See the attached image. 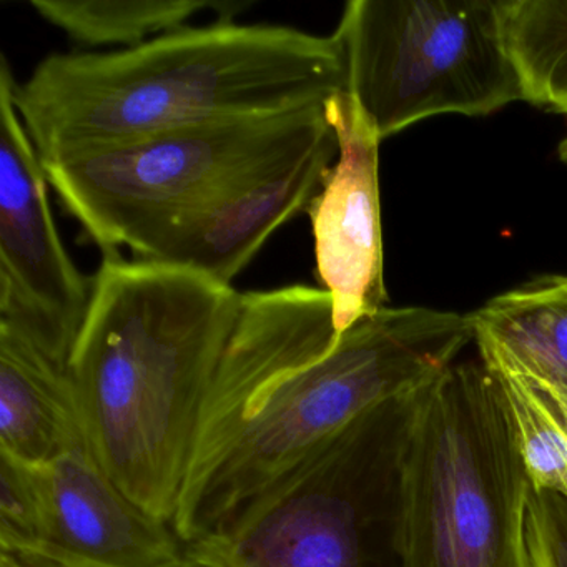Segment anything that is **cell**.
I'll return each mask as SVG.
<instances>
[{"label":"cell","instance_id":"9a60e30c","mask_svg":"<svg viewBox=\"0 0 567 567\" xmlns=\"http://www.w3.org/2000/svg\"><path fill=\"white\" fill-rule=\"evenodd\" d=\"M483 334L523 363L567 378V277L537 278L470 315Z\"/></svg>","mask_w":567,"mask_h":567},{"label":"cell","instance_id":"7402d4cb","mask_svg":"<svg viewBox=\"0 0 567 567\" xmlns=\"http://www.w3.org/2000/svg\"><path fill=\"white\" fill-rule=\"evenodd\" d=\"M559 158L564 162V164H567V137L564 138L563 142L559 144Z\"/></svg>","mask_w":567,"mask_h":567},{"label":"cell","instance_id":"8fae6325","mask_svg":"<svg viewBox=\"0 0 567 567\" xmlns=\"http://www.w3.org/2000/svg\"><path fill=\"white\" fill-rule=\"evenodd\" d=\"M48 534L32 567H168L181 553L172 524L135 503L91 447L42 466Z\"/></svg>","mask_w":567,"mask_h":567},{"label":"cell","instance_id":"52a82bcc","mask_svg":"<svg viewBox=\"0 0 567 567\" xmlns=\"http://www.w3.org/2000/svg\"><path fill=\"white\" fill-rule=\"evenodd\" d=\"M333 35L347 91L381 141L436 115L524 102L499 0H351Z\"/></svg>","mask_w":567,"mask_h":567},{"label":"cell","instance_id":"7c38bea8","mask_svg":"<svg viewBox=\"0 0 567 567\" xmlns=\"http://www.w3.org/2000/svg\"><path fill=\"white\" fill-rule=\"evenodd\" d=\"M337 341L333 301L323 288L295 285L241 293L192 456L218 440L258 394L324 357Z\"/></svg>","mask_w":567,"mask_h":567},{"label":"cell","instance_id":"d6986e66","mask_svg":"<svg viewBox=\"0 0 567 567\" xmlns=\"http://www.w3.org/2000/svg\"><path fill=\"white\" fill-rule=\"evenodd\" d=\"M527 547L530 567H567V496L533 487Z\"/></svg>","mask_w":567,"mask_h":567},{"label":"cell","instance_id":"2e32d148","mask_svg":"<svg viewBox=\"0 0 567 567\" xmlns=\"http://www.w3.org/2000/svg\"><path fill=\"white\" fill-rule=\"evenodd\" d=\"M524 102L567 115V0H499Z\"/></svg>","mask_w":567,"mask_h":567},{"label":"cell","instance_id":"e0dca14e","mask_svg":"<svg viewBox=\"0 0 567 567\" xmlns=\"http://www.w3.org/2000/svg\"><path fill=\"white\" fill-rule=\"evenodd\" d=\"M483 361L503 384L533 486L567 496L566 427L519 374L496 361Z\"/></svg>","mask_w":567,"mask_h":567},{"label":"cell","instance_id":"44dd1931","mask_svg":"<svg viewBox=\"0 0 567 567\" xmlns=\"http://www.w3.org/2000/svg\"><path fill=\"white\" fill-rule=\"evenodd\" d=\"M0 567H28L11 554L0 553Z\"/></svg>","mask_w":567,"mask_h":567},{"label":"cell","instance_id":"5bb4252c","mask_svg":"<svg viewBox=\"0 0 567 567\" xmlns=\"http://www.w3.org/2000/svg\"><path fill=\"white\" fill-rule=\"evenodd\" d=\"M250 2L197 0H31V8L72 41L87 48H137L158 35L181 31L202 11L231 21Z\"/></svg>","mask_w":567,"mask_h":567},{"label":"cell","instance_id":"6da1fadb","mask_svg":"<svg viewBox=\"0 0 567 567\" xmlns=\"http://www.w3.org/2000/svg\"><path fill=\"white\" fill-rule=\"evenodd\" d=\"M241 293L190 268L104 255L69 363L92 453L172 524Z\"/></svg>","mask_w":567,"mask_h":567},{"label":"cell","instance_id":"ac0fdd59","mask_svg":"<svg viewBox=\"0 0 567 567\" xmlns=\"http://www.w3.org/2000/svg\"><path fill=\"white\" fill-rule=\"evenodd\" d=\"M48 534L42 466L0 451V553L32 567Z\"/></svg>","mask_w":567,"mask_h":567},{"label":"cell","instance_id":"ba28073f","mask_svg":"<svg viewBox=\"0 0 567 567\" xmlns=\"http://www.w3.org/2000/svg\"><path fill=\"white\" fill-rule=\"evenodd\" d=\"M14 74L0 64V323L68 371L92 298L62 244L48 175L14 104Z\"/></svg>","mask_w":567,"mask_h":567},{"label":"cell","instance_id":"277c9868","mask_svg":"<svg viewBox=\"0 0 567 567\" xmlns=\"http://www.w3.org/2000/svg\"><path fill=\"white\" fill-rule=\"evenodd\" d=\"M533 481L503 384L483 360L424 384L404 443L401 567H530Z\"/></svg>","mask_w":567,"mask_h":567},{"label":"cell","instance_id":"5b68a950","mask_svg":"<svg viewBox=\"0 0 567 567\" xmlns=\"http://www.w3.org/2000/svg\"><path fill=\"white\" fill-rule=\"evenodd\" d=\"M423 386L364 411L168 567H401V457Z\"/></svg>","mask_w":567,"mask_h":567},{"label":"cell","instance_id":"ffe728a7","mask_svg":"<svg viewBox=\"0 0 567 567\" xmlns=\"http://www.w3.org/2000/svg\"><path fill=\"white\" fill-rule=\"evenodd\" d=\"M474 341H476L477 350H480V358L487 361H496V363L504 364V367L513 370L514 373L519 374L539 394L540 400L550 408V411L556 414L557 420L567 430L566 377L523 363V361L517 360L513 354L507 353L504 348H501L499 344L494 343L493 340L483 337V334H474Z\"/></svg>","mask_w":567,"mask_h":567},{"label":"cell","instance_id":"4fadbf2b","mask_svg":"<svg viewBox=\"0 0 567 567\" xmlns=\"http://www.w3.org/2000/svg\"><path fill=\"white\" fill-rule=\"evenodd\" d=\"M84 447L91 441L71 374L0 323V451L48 466Z\"/></svg>","mask_w":567,"mask_h":567},{"label":"cell","instance_id":"8992f818","mask_svg":"<svg viewBox=\"0 0 567 567\" xmlns=\"http://www.w3.org/2000/svg\"><path fill=\"white\" fill-rule=\"evenodd\" d=\"M328 131L324 104L313 105L155 132L42 165L62 207L102 254L115 255Z\"/></svg>","mask_w":567,"mask_h":567},{"label":"cell","instance_id":"9c48e42d","mask_svg":"<svg viewBox=\"0 0 567 567\" xmlns=\"http://www.w3.org/2000/svg\"><path fill=\"white\" fill-rule=\"evenodd\" d=\"M324 114L340 152L307 214L317 275L333 301L338 340L358 321L383 310L386 301L378 174L381 137L348 91L328 99Z\"/></svg>","mask_w":567,"mask_h":567},{"label":"cell","instance_id":"30bf717a","mask_svg":"<svg viewBox=\"0 0 567 567\" xmlns=\"http://www.w3.org/2000/svg\"><path fill=\"white\" fill-rule=\"evenodd\" d=\"M333 128L291 152L194 210L178 215L145 238L141 260L190 268L231 287L277 228L308 212L338 158Z\"/></svg>","mask_w":567,"mask_h":567},{"label":"cell","instance_id":"7a4b0ae2","mask_svg":"<svg viewBox=\"0 0 567 567\" xmlns=\"http://www.w3.org/2000/svg\"><path fill=\"white\" fill-rule=\"evenodd\" d=\"M347 91L334 35L288 25L184 28L109 54H52L14 104L42 164L227 118L327 104Z\"/></svg>","mask_w":567,"mask_h":567},{"label":"cell","instance_id":"3957f363","mask_svg":"<svg viewBox=\"0 0 567 567\" xmlns=\"http://www.w3.org/2000/svg\"><path fill=\"white\" fill-rule=\"evenodd\" d=\"M474 341L470 315L388 308L363 318L313 363L258 394L192 456L172 527L190 540L230 519L364 411L410 393Z\"/></svg>","mask_w":567,"mask_h":567}]
</instances>
